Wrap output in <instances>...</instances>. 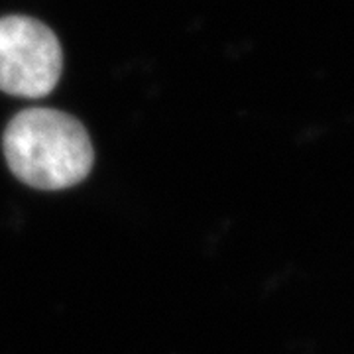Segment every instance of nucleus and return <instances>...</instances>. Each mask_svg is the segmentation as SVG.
Segmentation results:
<instances>
[{
    "label": "nucleus",
    "instance_id": "2",
    "mask_svg": "<svg viewBox=\"0 0 354 354\" xmlns=\"http://www.w3.org/2000/svg\"><path fill=\"white\" fill-rule=\"evenodd\" d=\"M64 65L55 34L28 16L0 18V91L38 99L51 93Z\"/></svg>",
    "mask_w": 354,
    "mask_h": 354
},
{
    "label": "nucleus",
    "instance_id": "1",
    "mask_svg": "<svg viewBox=\"0 0 354 354\" xmlns=\"http://www.w3.org/2000/svg\"><path fill=\"white\" fill-rule=\"evenodd\" d=\"M2 146L14 176L34 189L73 187L88 176L95 160L85 127L53 109L16 114L4 130Z\"/></svg>",
    "mask_w": 354,
    "mask_h": 354
}]
</instances>
